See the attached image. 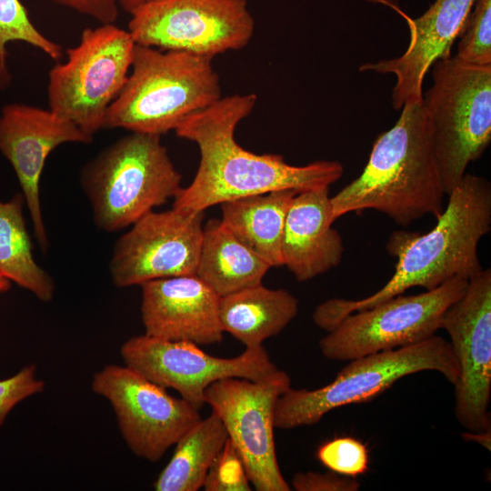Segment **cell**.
Returning <instances> with one entry per match:
<instances>
[{
  "instance_id": "6da1fadb",
  "label": "cell",
  "mask_w": 491,
  "mask_h": 491,
  "mask_svg": "<svg viewBox=\"0 0 491 491\" xmlns=\"http://www.w3.org/2000/svg\"><path fill=\"white\" fill-rule=\"evenodd\" d=\"M256 100V94L221 97L177 126L178 137L197 145L200 161L191 184L175 196L173 207L205 211L228 200L273 191L327 188L343 175L344 166L337 161L293 165L281 155L243 148L235 131Z\"/></svg>"
},
{
  "instance_id": "7a4b0ae2",
  "label": "cell",
  "mask_w": 491,
  "mask_h": 491,
  "mask_svg": "<svg viewBox=\"0 0 491 491\" xmlns=\"http://www.w3.org/2000/svg\"><path fill=\"white\" fill-rule=\"evenodd\" d=\"M436 225L427 233L398 230L386 244L397 258L389 281L373 295L352 300L331 298L316 306L314 323L328 332L346 316L402 295L411 287L433 290L454 277L470 279L483 270L477 247L491 228L490 182L466 174L450 192Z\"/></svg>"
},
{
  "instance_id": "3957f363",
  "label": "cell",
  "mask_w": 491,
  "mask_h": 491,
  "mask_svg": "<svg viewBox=\"0 0 491 491\" xmlns=\"http://www.w3.org/2000/svg\"><path fill=\"white\" fill-rule=\"evenodd\" d=\"M445 195L422 102L409 104L376 138L361 175L331 197V215L336 221L373 209L406 227L426 215L437 218Z\"/></svg>"
},
{
  "instance_id": "277c9868",
  "label": "cell",
  "mask_w": 491,
  "mask_h": 491,
  "mask_svg": "<svg viewBox=\"0 0 491 491\" xmlns=\"http://www.w3.org/2000/svg\"><path fill=\"white\" fill-rule=\"evenodd\" d=\"M213 58L136 45L131 71L104 127L162 135L221 98Z\"/></svg>"
},
{
  "instance_id": "5b68a950",
  "label": "cell",
  "mask_w": 491,
  "mask_h": 491,
  "mask_svg": "<svg viewBox=\"0 0 491 491\" xmlns=\"http://www.w3.org/2000/svg\"><path fill=\"white\" fill-rule=\"evenodd\" d=\"M81 182L96 226L115 232L175 198L182 175L160 135L131 132L85 164Z\"/></svg>"
},
{
  "instance_id": "8992f818",
  "label": "cell",
  "mask_w": 491,
  "mask_h": 491,
  "mask_svg": "<svg viewBox=\"0 0 491 491\" xmlns=\"http://www.w3.org/2000/svg\"><path fill=\"white\" fill-rule=\"evenodd\" d=\"M348 362L331 383L320 388L290 387L283 393L275 406V427L293 429L315 425L331 410L371 400L412 374L436 371L453 386L459 375L449 341L436 335Z\"/></svg>"
},
{
  "instance_id": "52a82bcc",
  "label": "cell",
  "mask_w": 491,
  "mask_h": 491,
  "mask_svg": "<svg viewBox=\"0 0 491 491\" xmlns=\"http://www.w3.org/2000/svg\"><path fill=\"white\" fill-rule=\"evenodd\" d=\"M422 105L442 185L449 195L491 141V65L451 55L436 60Z\"/></svg>"
},
{
  "instance_id": "ba28073f",
  "label": "cell",
  "mask_w": 491,
  "mask_h": 491,
  "mask_svg": "<svg viewBox=\"0 0 491 491\" xmlns=\"http://www.w3.org/2000/svg\"><path fill=\"white\" fill-rule=\"evenodd\" d=\"M135 46L130 33L115 24L83 30L67 59L48 73L49 109L93 136L125 84Z\"/></svg>"
},
{
  "instance_id": "9c48e42d",
  "label": "cell",
  "mask_w": 491,
  "mask_h": 491,
  "mask_svg": "<svg viewBox=\"0 0 491 491\" xmlns=\"http://www.w3.org/2000/svg\"><path fill=\"white\" fill-rule=\"evenodd\" d=\"M468 280L454 277L418 295L396 296L346 316L319 341L330 360L349 361L416 344L441 329L447 307L466 290Z\"/></svg>"
},
{
  "instance_id": "30bf717a",
  "label": "cell",
  "mask_w": 491,
  "mask_h": 491,
  "mask_svg": "<svg viewBox=\"0 0 491 491\" xmlns=\"http://www.w3.org/2000/svg\"><path fill=\"white\" fill-rule=\"evenodd\" d=\"M136 45L214 58L245 47L255 31L246 0H151L131 15Z\"/></svg>"
},
{
  "instance_id": "8fae6325",
  "label": "cell",
  "mask_w": 491,
  "mask_h": 491,
  "mask_svg": "<svg viewBox=\"0 0 491 491\" xmlns=\"http://www.w3.org/2000/svg\"><path fill=\"white\" fill-rule=\"evenodd\" d=\"M290 387L289 376L278 370L261 381L221 379L205 391V404L222 420L249 482L258 491L291 490L279 468L274 439L275 406Z\"/></svg>"
},
{
  "instance_id": "7c38bea8",
  "label": "cell",
  "mask_w": 491,
  "mask_h": 491,
  "mask_svg": "<svg viewBox=\"0 0 491 491\" xmlns=\"http://www.w3.org/2000/svg\"><path fill=\"white\" fill-rule=\"evenodd\" d=\"M91 388L111 404L131 451L150 462L160 460L201 419L199 409L125 365L105 366Z\"/></svg>"
},
{
  "instance_id": "4fadbf2b",
  "label": "cell",
  "mask_w": 491,
  "mask_h": 491,
  "mask_svg": "<svg viewBox=\"0 0 491 491\" xmlns=\"http://www.w3.org/2000/svg\"><path fill=\"white\" fill-rule=\"evenodd\" d=\"M124 364L150 381L176 390L181 397L200 409L205 391L214 382L228 377L261 381L279 369L263 346L246 347L239 356L217 357L205 353L196 344L135 336L121 346Z\"/></svg>"
},
{
  "instance_id": "5bb4252c",
  "label": "cell",
  "mask_w": 491,
  "mask_h": 491,
  "mask_svg": "<svg viewBox=\"0 0 491 491\" xmlns=\"http://www.w3.org/2000/svg\"><path fill=\"white\" fill-rule=\"evenodd\" d=\"M450 337L459 375L455 386V416L467 431L491 429V269L468 279L464 295L441 319Z\"/></svg>"
},
{
  "instance_id": "9a60e30c",
  "label": "cell",
  "mask_w": 491,
  "mask_h": 491,
  "mask_svg": "<svg viewBox=\"0 0 491 491\" xmlns=\"http://www.w3.org/2000/svg\"><path fill=\"white\" fill-rule=\"evenodd\" d=\"M205 211L173 207L151 211L116 241L110 261L119 287L195 275L203 238Z\"/></svg>"
},
{
  "instance_id": "2e32d148",
  "label": "cell",
  "mask_w": 491,
  "mask_h": 491,
  "mask_svg": "<svg viewBox=\"0 0 491 491\" xmlns=\"http://www.w3.org/2000/svg\"><path fill=\"white\" fill-rule=\"evenodd\" d=\"M92 141L93 136L49 108L13 103L1 109L0 152L17 176L35 237L44 251L48 238L40 202V179L45 160L60 145Z\"/></svg>"
},
{
  "instance_id": "e0dca14e",
  "label": "cell",
  "mask_w": 491,
  "mask_h": 491,
  "mask_svg": "<svg viewBox=\"0 0 491 491\" xmlns=\"http://www.w3.org/2000/svg\"><path fill=\"white\" fill-rule=\"evenodd\" d=\"M140 286L145 335L196 345L222 341L220 296L196 275L155 279Z\"/></svg>"
},
{
  "instance_id": "ac0fdd59",
  "label": "cell",
  "mask_w": 491,
  "mask_h": 491,
  "mask_svg": "<svg viewBox=\"0 0 491 491\" xmlns=\"http://www.w3.org/2000/svg\"><path fill=\"white\" fill-rule=\"evenodd\" d=\"M475 0H436L421 16L405 15L410 40L399 57L366 63L360 71L393 74L396 83L392 92V105L400 109L406 105L423 101V83L428 69L438 59L449 57Z\"/></svg>"
},
{
  "instance_id": "d6986e66",
  "label": "cell",
  "mask_w": 491,
  "mask_h": 491,
  "mask_svg": "<svg viewBox=\"0 0 491 491\" xmlns=\"http://www.w3.org/2000/svg\"><path fill=\"white\" fill-rule=\"evenodd\" d=\"M329 187L297 193L288 209L282 240L283 266L300 282L336 267L345 251L332 227Z\"/></svg>"
},
{
  "instance_id": "ffe728a7",
  "label": "cell",
  "mask_w": 491,
  "mask_h": 491,
  "mask_svg": "<svg viewBox=\"0 0 491 491\" xmlns=\"http://www.w3.org/2000/svg\"><path fill=\"white\" fill-rule=\"evenodd\" d=\"M298 309L297 298L288 291L259 284L220 296L218 317L224 332L254 347L282 332Z\"/></svg>"
},
{
  "instance_id": "44dd1931",
  "label": "cell",
  "mask_w": 491,
  "mask_h": 491,
  "mask_svg": "<svg viewBox=\"0 0 491 491\" xmlns=\"http://www.w3.org/2000/svg\"><path fill=\"white\" fill-rule=\"evenodd\" d=\"M296 190H278L225 201L221 222L271 267L283 266L282 240Z\"/></svg>"
},
{
  "instance_id": "7402d4cb",
  "label": "cell",
  "mask_w": 491,
  "mask_h": 491,
  "mask_svg": "<svg viewBox=\"0 0 491 491\" xmlns=\"http://www.w3.org/2000/svg\"><path fill=\"white\" fill-rule=\"evenodd\" d=\"M271 266L241 242L222 222L204 226L195 275L223 296L262 284Z\"/></svg>"
},
{
  "instance_id": "603a6c76",
  "label": "cell",
  "mask_w": 491,
  "mask_h": 491,
  "mask_svg": "<svg viewBox=\"0 0 491 491\" xmlns=\"http://www.w3.org/2000/svg\"><path fill=\"white\" fill-rule=\"evenodd\" d=\"M228 439L220 417L212 411L175 444L174 455L155 483L157 491H196Z\"/></svg>"
},
{
  "instance_id": "cb8c5ba5",
  "label": "cell",
  "mask_w": 491,
  "mask_h": 491,
  "mask_svg": "<svg viewBox=\"0 0 491 491\" xmlns=\"http://www.w3.org/2000/svg\"><path fill=\"white\" fill-rule=\"evenodd\" d=\"M23 194L0 200V275L30 291L43 302L55 293L51 276L35 262L23 216Z\"/></svg>"
},
{
  "instance_id": "d4e9b609",
  "label": "cell",
  "mask_w": 491,
  "mask_h": 491,
  "mask_svg": "<svg viewBox=\"0 0 491 491\" xmlns=\"http://www.w3.org/2000/svg\"><path fill=\"white\" fill-rule=\"evenodd\" d=\"M24 42L58 61L63 55L62 46L45 36L30 20L26 8L20 0H0V88L11 82L7 66V45Z\"/></svg>"
},
{
  "instance_id": "484cf974",
  "label": "cell",
  "mask_w": 491,
  "mask_h": 491,
  "mask_svg": "<svg viewBox=\"0 0 491 491\" xmlns=\"http://www.w3.org/2000/svg\"><path fill=\"white\" fill-rule=\"evenodd\" d=\"M456 57L476 65H491V0H475L459 35Z\"/></svg>"
},
{
  "instance_id": "4316f807",
  "label": "cell",
  "mask_w": 491,
  "mask_h": 491,
  "mask_svg": "<svg viewBox=\"0 0 491 491\" xmlns=\"http://www.w3.org/2000/svg\"><path fill=\"white\" fill-rule=\"evenodd\" d=\"M319 462L336 474L356 477L368 469V450L353 437H337L321 445L316 452Z\"/></svg>"
},
{
  "instance_id": "83f0119b",
  "label": "cell",
  "mask_w": 491,
  "mask_h": 491,
  "mask_svg": "<svg viewBox=\"0 0 491 491\" xmlns=\"http://www.w3.org/2000/svg\"><path fill=\"white\" fill-rule=\"evenodd\" d=\"M243 462L229 439L226 440L205 476L206 491L251 490Z\"/></svg>"
},
{
  "instance_id": "f1b7e54d",
  "label": "cell",
  "mask_w": 491,
  "mask_h": 491,
  "mask_svg": "<svg viewBox=\"0 0 491 491\" xmlns=\"http://www.w3.org/2000/svg\"><path fill=\"white\" fill-rule=\"evenodd\" d=\"M45 386V382L36 376L35 365L25 366L13 376L0 380V426L18 403L41 393Z\"/></svg>"
},
{
  "instance_id": "f546056e",
  "label": "cell",
  "mask_w": 491,
  "mask_h": 491,
  "mask_svg": "<svg viewBox=\"0 0 491 491\" xmlns=\"http://www.w3.org/2000/svg\"><path fill=\"white\" fill-rule=\"evenodd\" d=\"M292 486L296 491H357L360 484L356 477L336 474L299 472L292 479Z\"/></svg>"
},
{
  "instance_id": "4dcf8cb0",
  "label": "cell",
  "mask_w": 491,
  "mask_h": 491,
  "mask_svg": "<svg viewBox=\"0 0 491 491\" xmlns=\"http://www.w3.org/2000/svg\"><path fill=\"white\" fill-rule=\"evenodd\" d=\"M87 15L100 24H114L118 16V0H50Z\"/></svg>"
},
{
  "instance_id": "1f68e13d",
  "label": "cell",
  "mask_w": 491,
  "mask_h": 491,
  "mask_svg": "<svg viewBox=\"0 0 491 491\" xmlns=\"http://www.w3.org/2000/svg\"><path fill=\"white\" fill-rule=\"evenodd\" d=\"M461 436L466 441L475 442L488 451L491 449V429L479 432L466 431Z\"/></svg>"
},
{
  "instance_id": "d6a6232c",
  "label": "cell",
  "mask_w": 491,
  "mask_h": 491,
  "mask_svg": "<svg viewBox=\"0 0 491 491\" xmlns=\"http://www.w3.org/2000/svg\"><path fill=\"white\" fill-rule=\"evenodd\" d=\"M151 0H118V5L130 15Z\"/></svg>"
},
{
  "instance_id": "836d02e7",
  "label": "cell",
  "mask_w": 491,
  "mask_h": 491,
  "mask_svg": "<svg viewBox=\"0 0 491 491\" xmlns=\"http://www.w3.org/2000/svg\"><path fill=\"white\" fill-rule=\"evenodd\" d=\"M11 288V281L0 275V294L7 292Z\"/></svg>"
}]
</instances>
